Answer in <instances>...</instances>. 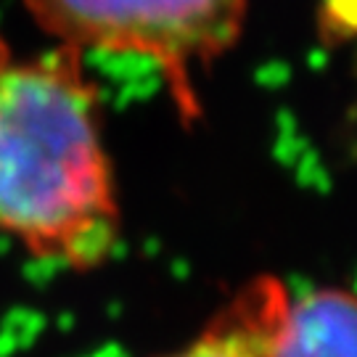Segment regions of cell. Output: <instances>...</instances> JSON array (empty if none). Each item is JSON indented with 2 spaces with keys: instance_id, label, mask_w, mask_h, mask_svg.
Returning <instances> with one entry per match:
<instances>
[{
  "instance_id": "obj_2",
  "label": "cell",
  "mask_w": 357,
  "mask_h": 357,
  "mask_svg": "<svg viewBox=\"0 0 357 357\" xmlns=\"http://www.w3.org/2000/svg\"><path fill=\"white\" fill-rule=\"evenodd\" d=\"M252 0H22L35 24L79 53L151 61L185 122H196L193 77L220 61L243 35Z\"/></svg>"
},
{
  "instance_id": "obj_1",
  "label": "cell",
  "mask_w": 357,
  "mask_h": 357,
  "mask_svg": "<svg viewBox=\"0 0 357 357\" xmlns=\"http://www.w3.org/2000/svg\"><path fill=\"white\" fill-rule=\"evenodd\" d=\"M0 238L72 273L106 265L122 238L101 90L69 48L0 59Z\"/></svg>"
},
{
  "instance_id": "obj_3",
  "label": "cell",
  "mask_w": 357,
  "mask_h": 357,
  "mask_svg": "<svg viewBox=\"0 0 357 357\" xmlns=\"http://www.w3.org/2000/svg\"><path fill=\"white\" fill-rule=\"evenodd\" d=\"M257 357H357V294L315 289L302 296L275 278H257Z\"/></svg>"
},
{
  "instance_id": "obj_5",
  "label": "cell",
  "mask_w": 357,
  "mask_h": 357,
  "mask_svg": "<svg viewBox=\"0 0 357 357\" xmlns=\"http://www.w3.org/2000/svg\"><path fill=\"white\" fill-rule=\"evenodd\" d=\"M6 56H11V51H8V43L0 35V59H6Z\"/></svg>"
},
{
  "instance_id": "obj_4",
  "label": "cell",
  "mask_w": 357,
  "mask_h": 357,
  "mask_svg": "<svg viewBox=\"0 0 357 357\" xmlns=\"http://www.w3.org/2000/svg\"><path fill=\"white\" fill-rule=\"evenodd\" d=\"M165 357H257L255 320L246 296L238 294L196 342Z\"/></svg>"
}]
</instances>
